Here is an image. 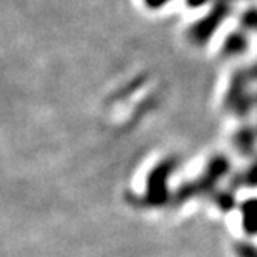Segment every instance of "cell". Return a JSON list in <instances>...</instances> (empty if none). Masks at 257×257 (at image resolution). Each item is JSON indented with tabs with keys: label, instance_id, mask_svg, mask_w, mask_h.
Segmentation results:
<instances>
[{
	"label": "cell",
	"instance_id": "cell-1",
	"mask_svg": "<svg viewBox=\"0 0 257 257\" xmlns=\"http://www.w3.org/2000/svg\"><path fill=\"white\" fill-rule=\"evenodd\" d=\"M229 169H230V164L227 159L222 156L214 157L212 161L207 164L202 176L197 177L192 182L182 184V187H179V191L176 194L177 202H184V200H189L192 197H197V195H204V194H209L210 191H214L215 184L224 176H227Z\"/></svg>",
	"mask_w": 257,
	"mask_h": 257
},
{
	"label": "cell",
	"instance_id": "cell-2",
	"mask_svg": "<svg viewBox=\"0 0 257 257\" xmlns=\"http://www.w3.org/2000/svg\"><path fill=\"white\" fill-rule=\"evenodd\" d=\"M249 82H250L249 72H245V70L235 72L232 80H230L224 104H225V109L235 115L249 114L250 109H252L254 104L257 102V95H254L252 92L249 90Z\"/></svg>",
	"mask_w": 257,
	"mask_h": 257
},
{
	"label": "cell",
	"instance_id": "cell-3",
	"mask_svg": "<svg viewBox=\"0 0 257 257\" xmlns=\"http://www.w3.org/2000/svg\"><path fill=\"white\" fill-rule=\"evenodd\" d=\"M174 169H176V161L174 159H166L151 171L147 179V191L146 195H144V200L149 205H164L169 200L167 181L169 176L174 172Z\"/></svg>",
	"mask_w": 257,
	"mask_h": 257
},
{
	"label": "cell",
	"instance_id": "cell-4",
	"mask_svg": "<svg viewBox=\"0 0 257 257\" xmlns=\"http://www.w3.org/2000/svg\"><path fill=\"white\" fill-rule=\"evenodd\" d=\"M230 12L229 2L225 0H217V4L214 5V9L210 10V14H207L202 20L195 22L191 30H189V37L194 44L202 45L212 37V34L219 29V25L222 24V20L227 17Z\"/></svg>",
	"mask_w": 257,
	"mask_h": 257
},
{
	"label": "cell",
	"instance_id": "cell-5",
	"mask_svg": "<svg viewBox=\"0 0 257 257\" xmlns=\"http://www.w3.org/2000/svg\"><path fill=\"white\" fill-rule=\"evenodd\" d=\"M234 146L240 154H244V156L254 154L257 149V128L254 127L239 128L234 136Z\"/></svg>",
	"mask_w": 257,
	"mask_h": 257
},
{
	"label": "cell",
	"instance_id": "cell-6",
	"mask_svg": "<svg viewBox=\"0 0 257 257\" xmlns=\"http://www.w3.org/2000/svg\"><path fill=\"white\" fill-rule=\"evenodd\" d=\"M249 47L247 37L242 32H230L222 44V52L225 57H237Z\"/></svg>",
	"mask_w": 257,
	"mask_h": 257
},
{
	"label": "cell",
	"instance_id": "cell-7",
	"mask_svg": "<svg viewBox=\"0 0 257 257\" xmlns=\"http://www.w3.org/2000/svg\"><path fill=\"white\" fill-rule=\"evenodd\" d=\"M242 210V225L249 235L257 234V197L249 199L240 205Z\"/></svg>",
	"mask_w": 257,
	"mask_h": 257
},
{
	"label": "cell",
	"instance_id": "cell-8",
	"mask_svg": "<svg viewBox=\"0 0 257 257\" xmlns=\"http://www.w3.org/2000/svg\"><path fill=\"white\" fill-rule=\"evenodd\" d=\"M232 187H257V159L232 179Z\"/></svg>",
	"mask_w": 257,
	"mask_h": 257
},
{
	"label": "cell",
	"instance_id": "cell-9",
	"mask_svg": "<svg viewBox=\"0 0 257 257\" xmlns=\"http://www.w3.org/2000/svg\"><path fill=\"white\" fill-rule=\"evenodd\" d=\"M240 24H242L244 29L247 30H255L257 32V9H249L245 10L240 17Z\"/></svg>",
	"mask_w": 257,
	"mask_h": 257
},
{
	"label": "cell",
	"instance_id": "cell-10",
	"mask_svg": "<svg viewBox=\"0 0 257 257\" xmlns=\"http://www.w3.org/2000/svg\"><path fill=\"white\" fill-rule=\"evenodd\" d=\"M235 255L237 257H257V245L249 242H239L235 245Z\"/></svg>",
	"mask_w": 257,
	"mask_h": 257
},
{
	"label": "cell",
	"instance_id": "cell-11",
	"mask_svg": "<svg viewBox=\"0 0 257 257\" xmlns=\"http://www.w3.org/2000/svg\"><path fill=\"white\" fill-rule=\"evenodd\" d=\"M215 202L222 210H229L234 205V195L229 192H219L215 195Z\"/></svg>",
	"mask_w": 257,
	"mask_h": 257
},
{
	"label": "cell",
	"instance_id": "cell-12",
	"mask_svg": "<svg viewBox=\"0 0 257 257\" xmlns=\"http://www.w3.org/2000/svg\"><path fill=\"white\" fill-rule=\"evenodd\" d=\"M149 7H152V9H156V7H161V5H164L167 2V0H144Z\"/></svg>",
	"mask_w": 257,
	"mask_h": 257
},
{
	"label": "cell",
	"instance_id": "cell-13",
	"mask_svg": "<svg viewBox=\"0 0 257 257\" xmlns=\"http://www.w3.org/2000/svg\"><path fill=\"white\" fill-rule=\"evenodd\" d=\"M187 2H189L191 7H200V5H204L207 0H187Z\"/></svg>",
	"mask_w": 257,
	"mask_h": 257
},
{
	"label": "cell",
	"instance_id": "cell-14",
	"mask_svg": "<svg viewBox=\"0 0 257 257\" xmlns=\"http://www.w3.org/2000/svg\"><path fill=\"white\" fill-rule=\"evenodd\" d=\"M249 77H250V80H255V82H257V65L254 67V69H250Z\"/></svg>",
	"mask_w": 257,
	"mask_h": 257
}]
</instances>
